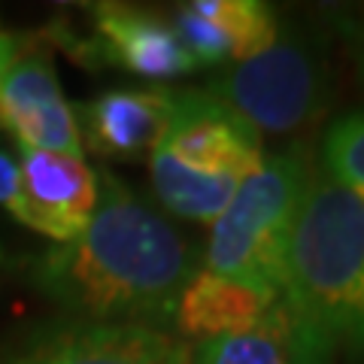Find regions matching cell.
<instances>
[{
  "label": "cell",
  "instance_id": "ac0fdd59",
  "mask_svg": "<svg viewBox=\"0 0 364 364\" xmlns=\"http://www.w3.org/2000/svg\"><path fill=\"white\" fill-rule=\"evenodd\" d=\"M18 43H21V33H6V31H0V79H4L9 61L16 58ZM0 128H4V119H0Z\"/></svg>",
  "mask_w": 364,
  "mask_h": 364
},
{
  "label": "cell",
  "instance_id": "8992f818",
  "mask_svg": "<svg viewBox=\"0 0 364 364\" xmlns=\"http://www.w3.org/2000/svg\"><path fill=\"white\" fill-rule=\"evenodd\" d=\"M158 149L203 176L243 182L264 164L261 134L210 91H170L167 128Z\"/></svg>",
  "mask_w": 364,
  "mask_h": 364
},
{
  "label": "cell",
  "instance_id": "3957f363",
  "mask_svg": "<svg viewBox=\"0 0 364 364\" xmlns=\"http://www.w3.org/2000/svg\"><path fill=\"white\" fill-rule=\"evenodd\" d=\"M313 173V158L304 146H289L264 158L213 222L207 270L279 298L294 219Z\"/></svg>",
  "mask_w": 364,
  "mask_h": 364
},
{
  "label": "cell",
  "instance_id": "7a4b0ae2",
  "mask_svg": "<svg viewBox=\"0 0 364 364\" xmlns=\"http://www.w3.org/2000/svg\"><path fill=\"white\" fill-rule=\"evenodd\" d=\"M282 294L334 346L364 355V191L313 173L294 219Z\"/></svg>",
  "mask_w": 364,
  "mask_h": 364
},
{
  "label": "cell",
  "instance_id": "2e32d148",
  "mask_svg": "<svg viewBox=\"0 0 364 364\" xmlns=\"http://www.w3.org/2000/svg\"><path fill=\"white\" fill-rule=\"evenodd\" d=\"M18 188V161L6 149H0V207L9 210Z\"/></svg>",
  "mask_w": 364,
  "mask_h": 364
},
{
  "label": "cell",
  "instance_id": "7c38bea8",
  "mask_svg": "<svg viewBox=\"0 0 364 364\" xmlns=\"http://www.w3.org/2000/svg\"><path fill=\"white\" fill-rule=\"evenodd\" d=\"M273 301L277 298L249 289L243 282L200 270L182 289L173 322L182 334L213 340L255 325Z\"/></svg>",
  "mask_w": 364,
  "mask_h": 364
},
{
  "label": "cell",
  "instance_id": "5b68a950",
  "mask_svg": "<svg viewBox=\"0 0 364 364\" xmlns=\"http://www.w3.org/2000/svg\"><path fill=\"white\" fill-rule=\"evenodd\" d=\"M46 43H58L79 64H112L143 79H176L195 70V61L167 21L143 6L97 4L91 6V31L79 40L58 21L43 33Z\"/></svg>",
  "mask_w": 364,
  "mask_h": 364
},
{
  "label": "cell",
  "instance_id": "6da1fadb",
  "mask_svg": "<svg viewBox=\"0 0 364 364\" xmlns=\"http://www.w3.org/2000/svg\"><path fill=\"white\" fill-rule=\"evenodd\" d=\"M100 182L88 228L73 243L46 252L37 282L79 318L161 331L195 277V258L176 228L116 176Z\"/></svg>",
  "mask_w": 364,
  "mask_h": 364
},
{
  "label": "cell",
  "instance_id": "e0dca14e",
  "mask_svg": "<svg viewBox=\"0 0 364 364\" xmlns=\"http://www.w3.org/2000/svg\"><path fill=\"white\" fill-rule=\"evenodd\" d=\"M349 46H352V58H355V70L364 82V16L349 21Z\"/></svg>",
  "mask_w": 364,
  "mask_h": 364
},
{
  "label": "cell",
  "instance_id": "9a60e30c",
  "mask_svg": "<svg viewBox=\"0 0 364 364\" xmlns=\"http://www.w3.org/2000/svg\"><path fill=\"white\" fill-rule=\"evenodd\" d=\"M325 173L340 186L364 191V109L337 119L322 143Z\"/></svg>",
  "mask_w": 364,
  "mask_h": 364
},
{
  "label": "cell",
  "instance_id": "ba28073f",
  "mask_svg": "<svg viewBox=\"0 0 364 364\" xmlns=\"http://www.w3.org/2000/svg\"><path fill=\"white\" fill-rule=\"evenodd\" d=\"M191 349L158 328L73 322L46 325L0 352V364H188Z\"/></svg>",
  "mask_w": 364,
  "mask_h": 364
},
{
  "label": "cell",
  "instance_id": "4fadbf2b",
  "mask_svg": "<svg viewBox=\"0 0 364 364\" xmlns=\"http://www.w3.org/2000/svg\"><path fill=\"white\" fill-rule=\"evenodd\" d=\"M152 186L158 200L170 213L191 222H215L231 203L234 191L240 188L237 179L228 176H203L195 170L182 167L176 158L155 149L152 152Z\"/></svg>",
  "mask_w": 364,
  "mask_h": 364
},
{
  "label": "cell",
  "instance_id": "d6986e66",
  "mask_svg": "<svg viewBox=\"0 0 364 364\" xmlns=\"http://www.w3.org/2000/svg\"><path fill=\"white\" fill-rule=\"evenodd\" d=\"M0 258H4V252H0Z\"/></svg>",
  "mask_w": 364,
  "mask_h": 364
},
{
  "label": "cell",
  "instance_id": "5bb4252c",
  "mask_svg": "<svg viewBox=\"0 0 364 364\" xmlns=\"http://www.w3.org/2000/svg\"><path fill=\"white\" fill-rule=\"evenodd\" d=\"M200 16L215 21L231 40V61L243 64L277 43V16L258 0H195Z\"/></svg>",
  "mask_w": 364,
  "mask_h": 364
},
{
  "label": "cell",
  "instance_id": "9c48e42d",
  "mask_svg": "<svg viewBox=\"0 0 364 364\" xmlns=\"http://www.w3.org/2000/svg\"><path fill=\"white\" fill-rule=\"evenodd\" d=\"M95 207L97 176L82 158L21 149L18 188L6 210L21 228L64 246L88 228Z\"/></svg>",
  "mask_w": 364,
  "mask_h": 364
},
{
  "label": "cell",
  "instance_id": "277c9868",
  "mask_svg": "<svg viewBox=\"0 0 364 364\" xmlns=\"http://www.w3.org/2000/svg\"><path fill=\"white\" fill-rule=\"evenodd\" d=\"M210 95L261 134H291L313 124L328 107L331 76L322 43L286 33L252 61L234 64L210 82Z\"/></svg>",
  "mask_w": 364,
  "mask_h": 364
},
{
  "label": "cell",
  "instance_id": "52a82bcc",
  "mask_svg": "<svg viewBox=\"0 0 364 364\" xmlns=\"http://www.w3.org/2000/svg\"><path fill=\"white\" fill-rule=\"evenodd\" d=\"M0 119L21 149L82 158L79 122L58 85L43 33H21L16 58L0 79Z\"/></svg>",
  "mask_w": 364,
  "mask_h": 364
},
{
  "label": "cell",
  "instance_id": "8fae6325",
  "mask_svg": "<svg viewBox=\"0 0 364 364\" xmlns=\"http://www.w3.org/2000/svg\"><path fill=\"white\" fill-rule=\"evenodd\" d=\"M167 112L170 88H112L82 107L79 136L100 158L134 161L158 149Z\"/></svg>",
  "mask_w": 364,
  "mask_h": 364
},
{
  "label": "cell",
  "instance_id": "30bf717a",
  "mask_svg": "<svg viewBox=\"0 0 364 364\" xmlns=\"http://www.w3.org/2000/svg\"><path fill=\"white\" fill-rule=\"evenodd\" d=\"M195 364H334V343L279 294L255 325L203 340Z\"/></svg>",
  "mask_w": 364,
  "mask_h": 364
}]
</instances>
